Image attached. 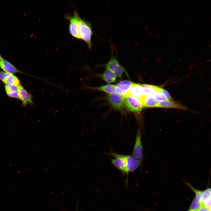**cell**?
Segmentation results:
<instances>
[{
	"label": "cell",
	"mask_w": 211,
	"mask_h": 211,
	"mask_svg": "<svg viewBox=\"0 0 211 211\" xmlns=\"http://www.w3.org/2000/svg\"><path fill=\"white\" fill-rule=\"evenodd\" d=\"M79 33L80 39H81L87 44L90 50L92 47V37L93 31L91 23L81 18L79 27Z\"/></svg>",
	"instance_id": "obj_1"
},
{
	"label": "cell",
	"mask_w": 211,
	"mask_h": 211,
	"mask_svg": "<svg viewBox=\"0 0 211 211\" xmlns=\"http://www.w3.org/2000/svg\"><path fill=\"white\" fill-rule=\"evenodd\" d=\"M64 17L69 22V32L70 34L74 38L80 39L79 33V27L81 18L78 12L75 10L73 15L66 14Z\"/></svg>",
	"instance_id": "obj_2"
},
{
	"label": "cell",
	"mask_w": 211,
	"mask_h": 211,
	"mask_svg": "<svg viewBox=\"0 0 211 211\" xmlns=\"http://www.w3.org/2000/svg\"><path fill=\"white\" fill-rule=\"evenodd\" d=\"M114 49L112 47L111 56L110 59L106 64L103 65L107 69L114 74L117 77L121 78L124 71V68L119 62L116 56L114 55Z\"/></svg>",
	"instance_id": "obj_3"
},
{
	"label": "cell",
	"mask_w": 211,
	"mask_h": 211,
	"mask_svg": "<svg viewBox=\"0 0 211 211\" xmlns=\"http://www.w3.org/2000/svg\"><path fill=\"white\" fill-rule=\"evenodd\" d=\"M124 104L125 107L128 110L133 113L140 112L144 108L140 100L130 95L125 97Z\"/></svg>",
	"instance_id": "obj_4"
},
{
	"label": "cell",
	"mask_w": 211,
	"mask_h": 211,
	"mask_svg": "<svg viewBox=\"0 0 211 211\" xmlns=\"http://www.w3.org/2000/svg\"><path fill=\"white\" fill-rule=\"evenodd\" d=\"M132 156L139 162L141 165L143 159V150L141 129H137Z\"/></svg>",
	"instance_id": "obj_5"
},
{
	"label": "cell",
	"mask_w": 211,
	"mask_h": 211,
	"mask_svg": "<svg viewBox=\"0 0 211 211\" xmlns=\"http://www.w3.org/2000/svg\"><path fill=\"white\" fill-rule=\"evenodd\" d=\"M109 154L114 157L111 159V163L113 165L123 174L127 175L126 155L113 152L110 153Z\"/></svg>",
	"instance_id": "obj_6"
},
{
	"label": "cell",
	"mask_w": 211,
	"mask_h": 211,
	"mask_svg": "<svg viewBox=\"0 0 211 211\" xmlns=\"http://www.w3.org/2000/svg\"><path fill=\"white\" fill-rule=\"evenodd\" d=\"M106 99L113 108L120 111L123 110L125 107L124 96L118 93L109 94Z\"/></svg>",
	"instance_id": "obj_7"
},
{
	"label": "cell",
	"mask_w": 211,
	"mask_h": 211,
	"mask_svg": "<svg viewBox=\"0 0 211 211\" xmlns=\"http://www.w3.org/2000/svg\"><path fill=\"white\" fill-rule=\"evenodd\" d=\"M17 91L19 99L22 101V104L23 106L26 107L28 104L32 105L33 104V96L29 93L23 87L21 86H18Z\"/></svg>",
	"instance_id": "obj_8"
},
{
	"label": "cell",
	"mask_w": 211,
	"mask_h": 211,
	"mask_svg": "<svg viewBox=\"0 0 211 211\" xmlns=\"http://www.w3.org/2000/svg\"><path fill=\"white\" fill-rule=\"evenodd\" d=\"M133 82L126 80H121L115 84L117 93L125 97L127 95Z\"/></svg>",
	"instance_id": "obj_9"
},
{
	"label": "cell",
	"mask_w": 211,
	"mask_h": 211,
	"mask_svg": "<svg viewBox=\"0 0 211 211\" xmlns=\"http://www.w3.org/2000/svg\"><path fill=\"white\" fill-rule=\"evenodd\" d=\"M126 159L127 174L130 172H134L141 166L139 162L132 155H126Z\"/></svg>",
	"instance_id": "obj_10"
},
{
	"label": "cell",
	"mask_w": 211,
	"mask_h": 211,
	"mask_svg": "<svg viewBox=\"0 0 211 211\" xmlns=\"http://www.w3.org/2000/svg\"><path fill=\"white\" fill-rule=\"evenodd\" d=\"M127 95L131 96L140 100L144 96L142 84L133 83Z\"/></svg>",
	"instance_id": "obj_11"
},
{
	"label": "cell",
	"mask_w": 211,
	"mask_h": 211,
	"mask_svg": "<svg viewBox=\"0 0 211 211\" xmlns=\"http://www.w3.org/2000/svg\"><path fill=\"white\" fill-rule=\"evenodd\" d=\"M0 67L6 72L11 73H23L7 60L3 59L0 62Z\"/></svg>",
	"instance_id": "obj_12"
},
{
	"label": "cell",
	"mask_w": 211,
	"mask_h": 211,
	"mask_svg": "<svg viewBox=\"0 0 211 211\" xmlns=\"http://www.w3.org/2000/svg\"><path fill=\"white\" fill-rule=\"evenodd\" d=\"M140 100L144 107H159V103L152 96H144Z\"/></svg>",
	"instance_id": "obj_13"
},
{
	"label": "cell",
	"mask_w": 211,
	"mask_h": 211,
	"mask_svg": "<svg viewBox=\"0 0 211 211\" xmlns=\"http://www.w3.org/2000/svg\"><path fill=\"white\" fill-rule=\"evenodd\" d=\"M159 107L162 108H177L183 110L187 108L182 105L171 100L163 101L159 102Z\"/></svg>",
	"instance_id": "obj_14"
},
{
	"label": "cell",
	"mask_w": 211,
	"mask_h": 211,
	"mask_svg": "<svg viewBox=\"0 0 211 211\" xmlns=\"http://www.w3.org/2000/svg\"><path fill=\"white\" fill-rule=\"evenodd\" d=\"M101 78L108 84H111L116 81L117 77L109 70L106 69L99 75Z\"/></svg>",
	"instance_id": "obj_15"
},
{
	"label": "cell",
	"mask_w": 211,
	"mask_h": 211,
	"mask_svg": "<svg viewBox=\"0 0 211 211\" xmlns=\"http://www.w3.org/2000/svg\"><path fill=\"white\" fill-rule=\"evenodd\" d=\"M91 89L104 92L108 94L117 93L115 85L109 84L99 87H91Z\"/></svg>",
	"instance_id": "obj_16"
},
{
	"label": "cell",
	"mask_w": 211,
	"mask_h": 211,
	"mask_svg": "<svg viewBox=\"0 0 211 211\" xmlns=\"http://www.w3.org/2000/svg\"><path fill=\"white\" fill-rule=\"evenodd\" d=\"M202 203L203 207L211 209L210 188L203 191Z\"/></svg>",
	"instance_id": "obj_17"
},
{
	"label": "cell",
	"mask_w": 211,
	"mask_h": 211,
	"mask_svg": "<svg viewBox=\"0 0 211 211\" xmlns=\"http://www.w3.org/2000/svg\"><path fill=\"white\" fill-rule=\"evenodd\" d=\"M4 83L5 84L15 85L18 87L21 86V83L19 79L12 73H10L6 78Z\"/></svg>",
	"instance_id": "obj_18"
},
{
	"label": "cell",
	"mask_w": 211,
	"mask_h": 211,
	"mask_svg": "<svg viewBox=\"0 0 211 211\" xmlns=\"http://www.w3.org/2000/svg\"><path fill=\"white\" fill-rule=\"evenodd\" d=\"M202 207L201 202L195 197L190 206L189 210L197 211Z\"/></svg>",
	"instance_id": "obj_19"
},
{
	"label": "cell",
	"mask_w": 211,
	"mask_h": 211,
	"mask_svg": "<svg viewBox=\"0 0 211 211\" xmlns=\"http://www.w3.org/2000/svg\"><path fill=\"white\" fill-rule=\"evenodd\" d=\"M152 96L158 103L161 101L169 100L164 95L160 92H156L153 94Z\"/></svg>",
	"instance_id": "obj_20"
},
{
	"label": "cell",
	"mask_w": 211,
	"mask_h": 211,
	"mask_svg": "<svg viewBox=\"0 0 211 211\" xmlns=\"http://www.w3.org/2000/svg\"><path fill=\"white\" fill-rule=\"evenodd\" d=\"M153 88L157 92L161 93L168 99L170 100L172 99V98L170 93L165 89L155 85H153Z\"/></svg>",
	"instance_id": "obj_21"
},
{
	"label": "cell",
	"mask_w": 211,
	"mask_h": 211,
	"mask_svg": "<svg viewBox=\"0 0 211 211\" xmlns=\"http://www.w3.org/2000/svg\"><path fill=\"white\" fill-rule=\"evenodd\" d=\"M18 86L13 85L5 84V88L6 93L11 92L18 90Z\"/></svg>",
	"instance_id": "obj_22"
},
{
	"label": "cell",
	"mask_w": 211,
	"mask_h": 211,
	"mask_svg": "<svg viewBox=\"0 0 211 211\" xmlns=\"http://www.w3.org/2000/svg\"><path fill=\"white\" fill-rule=\"evenodd\" d=\"M10 73L0 71V80L4 83L6 79L10 74Z\"/></svg>",
	"instance_id": "obj_23"
},
{
	"label": "cell",
	"mask_w": 211,
	"mask_h": 211,
	"mask_svg": "<svg viewBox=\"0 0 211 211\" xmlns=\"http://www.w3.org/2000/svg\"><path fill=\"white\" fill-rule=\"evenodd\" d=\"M6 93L8 96L9 97L19 99L18 94L17 90Z\"/></svg>",
	"instance_id": "obj_24"
},
{
	"label": "cell",
	"mask_w": 211,
	"mask_h": 211,
	"mask_svg": "<svg viewBox=\"0 0 211 211\" xmlns=\"http://www.w3.org/2000/svg\"><path fill=\"white\" fill-rule=\"evenodd\" d=\"M3 59V58L2 57L1 55L0 54V62L2 61Z\"/></svg>",
	"instance_id": "obj_25"
},
{
	"label": "cell",
	"mask_w": 211,
	"mask_h": 211,
	"mask_svg": "<svg viewBox=\"0 0 211 211\" xmlns=\"http://www.w3.org/2000/svg\"><path fill=\"white\" fill-rule=\"evenodd\" d=\"M188 211H197V210L195 211V210H189Z\"/></svg>",
	"instance_id": "obj_26"
},
{
	"label": "cell",
	"mask_w": 211,
	"mask_h": 211,
	"mask_svg": "<svg viewBox=\"0 0 211 211\" xmlns=\"http://www.w3.org/2000/svg\"><path fill=\"white\" fill-rule=\"evenodd\" d=\"M159 35V33H158L157 35V37H158Z\"/></svg>",
	"instance_id": "obj_27"
},
{
	"label": "cell",
	"mask_w": 211,
	"mask_h": 211,
	"mask_svg": "<svg viewBox=\"0 0 211 211\" xmlns=\"http://www.w3.org/2000/svg\"><path fill=\"white\" fill-rule=\"evenodd\" d=\"M174 26H173L172 28V29H173L174 27Z\"/></svg>",
	"instance_id": "obj_28"
},
{
	"label": "cell",
	"mask_w": 211,
	"mask_h": 211,
	"mask_svg": "<svg viewBox=\"0 0 211 211\" xmlns=\"http://www.w3.org/2000/svg\"><path fill=\"white\" fill-rule=\"evenodd\" d=\"M193 20V19H191V20L190 21V22H191Z\"/></svg>",
	"instance_id": "obj_29"
},
{
	"label": "cell",
	"mask_w": 211,
	"mask_h": 211,
	"mask_svg": "<svg viewBox=\"0 0 211 211\" xmlns=\"http://www.w3.org/2000/svg\"><path fill=\"white\" fill-rule=\"evenodd\" d=\"M172 33H173V32H172V33H171V35H172Z\"/></svg>",
	"instance_id": "obj_30"
}]
</instances>
